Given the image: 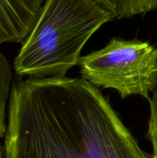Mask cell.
<instances>
[{
    "label": "cell",
    "instance_id": "cell-3",
    "mask_svg": "<svg viewBox=\"0 0 157 158\" xmlns=\"http://www.w3.org/2000/svg\"><path fill=\"white\" fill-rule=\"evenodd\" d=\"M82 79L96 87L114 89L125 98L157 87V48L147 42L113 38L102 49L80 58Z\"/></svg>",
    "mask_w": 157,
    "mask_h": 158
},
{
    "label": "cell",
    "instance_id": "cell-7",
    "mask_svg": "<svg viewBox=\"0 0 157 158\" xmlns=\"http://www.w3.org/2000/svg\"><path fill=\"white\" fill-rule=\"evenodd\" d=\"M0 158H4V156H3L2 151H1V145H0Z\"/></svg>",
    "mask_w": 157,
    "mask_h": 158
},
{
    "label": "cell",
    "instance_id": "cell-2",
    "mask_svg": "<svg viewBox=\"0 0 157 158\" xmlns=\"http://www.w3.org/2000/svg\"><path fill=\"white\" fill-rule=\"evenodd\" d=\"M114 16L94 0H45L16 56L19 77H66L92 35Z\"/></svg>",
    "mask_w": 157,
    "mask_h": 158
},
{
    "label": "cell",
    "instance_id": "cell-1",
    "mask_svg": "<svg viewBox=\"0 0 157 158\" xmlns=\"http://www.w3.org/2000/svg\"><path fill=\"white\" fill-rule=\"evenodd\" d=\"M4 158H149L98 87L82 78L13 82Z\"/></svg>",
    "mask_w": 157,
    "mask_h": 158
},
{
    "label": "cell",
    "instance_id": "cell-5",
    "mask_svg": "<svg viewBox=\"0 0 157 158\" xmlns=\"http://www.w3.org/2000/svg\"><path fill=\"white\" fill-rule=\"evenodd\" d=\"M115 19L143 15L157 8V0H94Z\"/></svg>",
    "mask_w": 157,
    "mask_h": 158
},
{
    "label": "cell",
    "instance_id": "cell-4",
    "mask_svg": "<svg viewBox=\"0 0 157 158\" xmlns=\"http://www.w3.org/2000/svg\"><path fill=\"white\" fill-rule=\"evenodd\" d=\"M45 0H0V44L22 43Z\"/></svg>",
    "mask_w": 157,
    "mask_h": 158
},
{
    "label": "cell",
    "instance_id": "cell-6",
    "mask_svg": "<svg viewBox=\"0 0 157 158\" xmlns=\"http://www.w3.org/2000/svg\"><path fill=\"white\" fill-rule=\"evenodd\" d=\"M150 102V119L148 134L153 145V158H157V87L153 93Z\"/></svg>",
    "mask_w": 157,
    "mask_h": 158
}]
</instances>
